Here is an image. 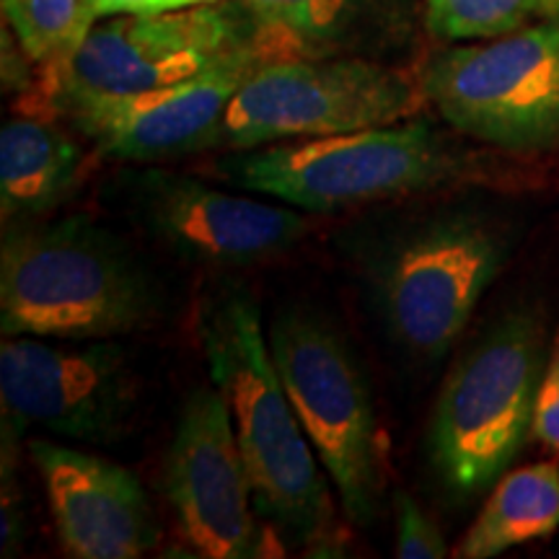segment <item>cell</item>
Returning a JSON list of instances; mask_svg holds the SVG:
<instances>
[{
  "label": "cell",
  "mask_w": 559,
  "mask_h": 559,
  "mask_svg": "<svg viewBox=\"0 0 559 559\" xmlns=\"http://www.w3.org/2000/svg\"><path fill=\"white\" fill-rule=\"evenodd\" d=\"M160 293L128 243L88 215L11 221L0 243L3 337L117 340L156 321Z\"/></svg>",
  "instance_id": "6da1fadb"
},
{
  "label": "cell",
  "mask_w": 559,
  "mask_h": 559,
  "mask_svg": "<svg viewBox=\"0 0 559 559\" xmlns=\"http://www.w3.org/2000/svg\"><path fill=\"white\" fill-rule=\"evenodd\" d=\"M198 330L210 381L228 404L247 461L254 506L296 542L319 544L332 526V495L280 381L254 300L243 293L210 300Z\"/></svg>",
  "instance_id": "7a4b0ae2"
},
{
  "label": "cell",
  "mask_w": 559,
  "mask_h": 559,
  "mask_svg": "<svg viewBox=\"0 0 559 559\" xmlns=\"http://www.w3.org/2000/svg\"><path fill=\"white\" fill-rule=\"evenodd\" d=\"M202 171L234 190L304 213L415 198L459 185L472 174L464 153L428 120L218 153Z\"/></svg>",
  "instance_id": "3957f363"
},
{
  "label": "cell",
  "mask_w": 559,
  "mask_h": 559,
  "mask_svg": "<svg viewBox=\"0 0 559 559\" xmlns=\"http://www.w3.org/2000/svg\"><path fill=\"white\" fill-rule=\"evenodd\" d=\"M506 262L487 215L440 210L394 223L360 243L358 270L383 326L419 358H440Z\"/></svg>",
  "instance_id": "277c9868"
},
{
  "label": "cell",
  "mask_w": 559,
  "mask_h": 559,
  "mask_svg": "<svg viewBox=\"0 0 559 559\" xmlns=\"http://www.w3.org/2000/svg\"><path fill=\"white\" fill-rule=\"evenodd\" d=\"M551 340L534 311L500 319L445 379L432 409V469L461 500L498 481L534 425Z\"/></svg>",
  "instance_id": "5b68a950"
},
{
  "label": "cell",
  "mask_w": 559,
  "mask_h": 559,
  "mask_svg": "<svg viewBox=\"0 0 559 559\" xmlns=\"http://www.w3.org/2000/svg\"><path fill=\"white\" fill-rule=\"evenodd\" d=\"M423 102L419 79L381 60L272 58L236 91L210 153L383 128L412 120Z\"/></svg>",
  "instance_id": "8992f818"
},
{
  "label": "cell",
  "mask_w": 559,
  "mask_h": 559,
  "mask_svg": "<svg viewBox=\"0 0 559 559\" xmlns=\"http://www.w3.org/2000/svg\"><path fill=\"white\" fill-rule=\"evenodd\" d=\"M272 360L347 519L366 526L381 498L370 386L347 340L309 309L280 311L267 326Z\"/></svg>",
  "instance_id": "52a82bcc"
},
{
  "label": "cell",
  "mask_w": 559,
  "mask_h": 559,
  "mask_svg": "<svg viewBox=\"0 0 559 559\" xmlns=\"http://www.w3.org/2000/svg\"><path fill=\"white\" fill-rule=\"evenodd\" d=\"M417 79L461 135L510 153L559 148V21L451 47Z\"/></svg>",
  "instance_id": "ba28073f"
},
{
  "label": "cell",
  "mask_w": 559,
  "mask_h": 559,
  "mask_svg": "<svg viewBox=\"0 0 559 559\" xmlns=\"http://www.w3.org/2000/svg\"><path fill=\"white\" fill-rule=\"evenodd\" d=\"M257 41L264 37L243 3L111 16L91 26L75 52L50 68L47 96L58 109L70 102L143 94L192 79Z\"/></svg>",
  "instance_id": "9c48e42d"
},
{
  "label": "cell",
  "mask_w": 559,
  "mask_h": 559,
  "mask_svg": "<svg viewBox=\"0 0 559 559\" xmlns=\"http://www.w3.org/2000/svg\"><path fill=\"white\" fill-rule=\"evenodd\" d=\"M3 428H41L75 443H111L135 409V376L115 340L3 337Z\"/></svg>",
  "instance_id": "30bf717a"
},
{
  "label": "cell",
  "mask_w": 559,
  "mask_h": 559,
  "mask_svg": "<svg viewBox=\"0 0 559 559\" xmlns=\"http://www.w3.org/2000/svg\"><path fill=\"white\" fill-rule=\"evenodd\" d=\"M132 221L179 260L205 267H249L285 254L306 239L304 210L251 192H226L169 169H143L124 179Z\"/></svg>",
  "instance_id": "8fae6325"
},
{
  "label": "cell",
  "mask_w": 559,
  "mask_h": 559,
  "mask_svg": "<svg viewBox=\"0 0 559 559\" xmlns=\"http://www.w3.org/2000/svg\"><path fill=\"white\" fill-rule=\"evenodd\" d=\"M164 492L181 534L200 557L260 555L262 534L251 510L247 461L215 383L194 389L181 404L164 464Z\"/></svg>",
  "instance_id": "7c38bea8"
},
{
  "label": "cell",
  "mask_w": 559,
  "mask_h": 559,
  "mask_svg": "<svg viewBox=\"0 0 559 559\" xmlns=\"http://www.w3.org/2000/svg\"><path fill=\"white\" fill-rule=\"evenodd\" d=\"M272 58L270 47L257 41L171 86L70 102L55 111L91 140L102 156L122 164H158L210 153L236 91L251 70Z\"/></svg>",
  "instance_id": "4fadbf2b"
},
{
  "label": "cell",
  "mask_w": 559,
  "mask_h": 559,
  "mask_svg": "<svg viewBox=\"0 0 559 559\" xmlns=\"http://www.w3.org/2000/svg\"><path fill=\"white\" fill-rule=\"evenodd\" d=\"M29 456L70 557L135 559L156 547L158 523L135 474L52 440H32Z\"/></svg>",
  "instance_id": "5bb4252c"
},
{
  "label": "cell",
  "mask_w": 559,
  "mask_h": 559,
  "mask_svg": "<svg viewBox=\"0 0 559 559\" xmlns=\"http://www.w3.org/2000/svg\"><path fill=\"white\" fill-rule=\"evenodd\" d=\"M275 58H370L412 32V0H241Z\"/></svg>",
  "instance_id": "9a60e30c"
},
{
  "label": "cell",
  "mask_w": 559,
  "mask_h": 559,
  "mask_svg": "<svg viewBox=\"0 0 559 559\" xmlns=\"http://www.w3.org/2000/svg\"><path fill=\"white\" fill-rule=\"evenodd\" d=\"M81 145L50 122L19 117L0 130V215L5 223L50 213L79 185Z\"/></svg>",
  "instance_id": "2e32d148"
},
{
  "label": "cell",
  "mask_w": 559,
  "mask_h": 559,
  "mask_svg": "<svg viewBox=\"0 0 559 559\" xmlns=\"http://www.w3.org/2000/svg\"><path fill=\"white\" fill-rule=\"evenodd\" d=\"M557 528L559 469L555 464L523 466V469L502 474L453 557H498L519 544L544 539Z\"/></svg>",
  "instance_id": "e0dca14e"
},
{
  "label": "cell",
  "mask_w": 559,
  "mask_h": 559,
  "mask_svg": "<svg viewBox=\"0 0 559 559\" xmlns=\"http://www.w3.org/2000/svg\"><path fill=\"white\" fill-rule=\"evenodd\" d=\"M3 16L26 58L47 68L70 58L94 26L83 0H3Z\"/></svg>",
  "instance_id": "ac0fdd59"
},
{
  "label": "cell",
  "mask_w": 559,
  "mask_h": 559,
  "mask_svg": "<svg viewBox=\"0 0 559 559\" xmlns=\"http://www.w3.org/2000/svg\"><path fill=\"white\" fill-rule=\"evenodd\" d=\"M555 11L557 0H425L428 29L445 41L495 39Z\"/></svg>",
  "instance_id": "d6986e66"
},
{
  "label": "cell",
  "mask_w": 559,
  "mask_h": 559,
  "mask_svg": "<svg viewBox=\"0 0 559 559\" xmlns=\"http://www.w3.org/2000/svg\"><path fill=\"white\" fill-rule=\"evenodd\" d=\"M394 526L396 557L400 559H443L449 557V544L436 526V521L417 506L404 489L394 492Z\"/></svg>",
  "instance_id": "ffe728a7"
},
{
  "label": "cell",
  "mask_w": 559,
  "mask_h": 559,
  "mask_svg": "<svg viewBox=\"0 0 559 559\" xmlns=\"http://www.w3.org/2000/svg\"><path fill=\"white\" fill-rule=\"evenodd\" d=\"M531 432L559 456V330L549 345V358L539 383V394H536Z\"/></svg>",
  "instance_id": "44dd1931"
},
{
  "label": "cell",
  "mask_w": 559,
  "mask_h": 559,
  "mask_svg": "<svg viewBox=\"0 0 559 559\" xmlns=\"http://www.w3.org/2000/svg\"><path fill=\"white\" fill-rule=\"evenodd\" d=\"M83 9L91 13V19L104 16H132V13H158L174 11V0H83Z\"/></svg>",
  "instance_id": "7402d4cb"
},
{
  "label": "cell",
  "mask_w": 559,
  "mask_h": 559,
  "mask_svg": "<svg viewBox=\"0 0 559 559\" xmlns=\"http://www.w3.org/2000/svg\"><path fill=\"white\" fill-rule=\"evenodd\" d=\"M205 3H221V0H185V5H205Z\"/></svg>",
  "instance_id": "603a6c76"
},
{
  "label": "cell",
  "mask_w": 559,
  "mask_h": 559,
  "mask_svg": "<svg viewBox=\"0 0 559 559\" xmlns=\"http://www.w3.org/2000/svg\"><path fill=\"white\" fill-rule=\"evenodd\" d=\"M557 3H559V0H557Z\"/></svg>",
  "instance_id": "cb8c5ba5"
}]
</instances>
